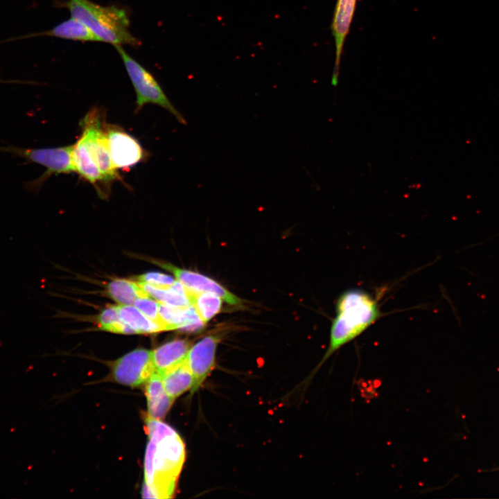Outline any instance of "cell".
I'll return each instance as SVG.
<instances>
[{"label":"cell","instance_id":"1","mask_svg":"<svg viewBox=\"0 0 499 499\" xmlns=\"http://www.w3.org/2000/svg\"><path fill=\"white\" fill-rule=\"evenodd\" d=\"M148 435L144 458L142 496L147 498H170L185 459V445L179 434L159 419L148 415Z\"/></svg>","mask_w":499,"mask_h":499},{"label":"cell","instance_id":"2","mask_svg":"<svg viewBox=\"0 0 499 499\" xmlns=\"http://www.w3.org/2000/svg\"><path fill=\"white\" fill-rule=\"evenodd\" d=\"M106 124L99 109L89 110L80 122L82 134L72 150L76 172L93 184L100 195L101 186L121 179L111 159Z\"/></svg>","mask_w":499,"mask_h":499},{"label":"cell","instance_id":"3","mask_svg":"<svg viewBox=\"0 0 499 499\" xmlns=\"http://www.w3.org/2000/svg\"><path fill=\"white\" fill-rule=\"evenodd\" d=\"M382 316L378 299L360 288L340 293L335 303V315L330 329L327 349L312 371L313 376L331 356L351 342Z\"/></svg>","mask_w":499,"mask_h":499},{"label":"cell","instance_id":"4","mask_svg":"<svg viewBox=\"0 0 499 499\" xmlns=\"http://www.w3.org/2000/svg\"><path fill=\"white\" fill-rule=\"evenodd\" d=\"M71 16L84 24L100 40L116 45H140L129 30L127 12L116 6H104L90 0H67L59 3Z\"/></svg>","mask_w":499,"mask_h":499},{"label":"cell","instance_id":"5","mask_svg":"<svg viewBox=\"0 0 499 499\" xmlns=\"http://www.w3.org/2000/svg\"><path fill=\"white\" fill-rule=\"evenodd\" d=\"M72 150L73 145L41 148H21L10 145L0 146V152L9 153L22 158L28 163H35L46 168V171L40 177L26 184L27 190L32 192H38L52 175L76 172Z\"/></svg>","mask_w":499,"mask_h":499},{"label":"cell","instance_id":"6","mask_svg":"<svg viewBox=\"0 0 499 499\" xmlns=\"http://www.w3.org/2000/svg\"><path fill=\"white\" fill-rule=\"evenodd\" d=\"M119 53L134 89L138 112L148 103L157 105L172 114L177 120L186 124V120L170 103L155 77L143 65L131 57L121 46H114Z\"/></svg>","mask_w":499,"mask_h":499},{"label":"cell","instance_id":"7","mask_svg":"<svg viewBox=\"0 0 499 499\" xmlns=\"http://www.w3.org/2000/svg\"><path fill=\"white\" fill-rule=\"evenodd\" d=\"M155 372L152 351L137 349L114 362L112 376L120 384L136 387L146 383Z\"/></svg>","mask_w":499,"mask_h":499},{"label":"cell","instance_id":"8","mask_svg":"<svg viewBox=\"0 0 499 499\" xmlns=\"http://www.w3.org/2000/svg\"><path fill=\"white\" fill-rule=\"evenodd\" d=\"M105 130L111 159L116 169L132 167L144 159V150L133 136L110 124H106Z\"/></svg>","mask_w":499,"mask_h":499},{"label":"cell","instance_id":"9","mask_svg":"<svg viewBox=\"0 0 499 499\" xmlns=\"http://www.w3.org/2000/svg\"><path fill=\"white\" fill-rule=\"evenodd\" d=\"M221 339L220 334L211 333L205 335L190 347L185 360L195 379L191 393L200 387L213 369L216 350Z\"/></svg>","mask_w":499,"mask_h":499},{"label":"cell","instance_id":"10","mask_svg":"<svg viewBox=\"0 0 499 499\" xmlns=\"http://www.w3.org/2000/svg\"><path fill=\"white\" fill-rule=\"evenodd\" d=\"M164 269L170 271L183 286L195 292H208L220 297L224 301L231 306H242L243 301L236 295L227 290L215 280L200 273L181 269L172 264L160 263Z\"/></svg>","mask_w":499,"mask_h":499},{"label":"cell","instance_id":"11","mask_svg":"<svg viewBox=\"0 0 499 499\" xmlns=\"http://www.w3.org/2000/svg\"><path fill=\"white\" fill-rule=\"evenodd\" d=\"M357 0H338L332 21V33L335 46V60L331 84L338 83L340 58L347 35L354 15Z\"/></svg>","mask_w":499,"mask_h":499},{"label":"cell","instance_id":"12","mask_svg":"<svg viewBox=\"0 0 499 499\" xmlns=\"http://www.w3.org/2000/svg\"><path fill=\"white\" fill-rule=\"evenodd\" d=\"M159 315L164 331L181 329L188 332L200 330L205 324L193 307H175L159 302Z\"/></svg>","mask_w":499,"mask_h":499},{"label":"cell","instance_id":"13","mask_svg":"<svg viewBox=\"0 0 499 499\" xmlns=\"http://www.w3.org/2000/svg\"><path fill=\"white\" fill-rule=\"evenodd\" d=\"M37 36H50L82 42H100L99 39L84 24L71 17L70 19L57 24L50 30L15 37L1 41L0 43Z\"/></svg>","mask_w":499,"mask_h":499},{"label":"cell","instance_id":"14","mask_svg":"<svg viewBox=\"0 0 499 499\" xmlns=\"http://www.w3.org/2000/svg\"><path fill=\"white\" fill-rule=\"evenodd\" d=\"M186 339H175L152 351L155 371L159 374L183 362L191 347Z\"/></svg>","mask_w":499,"mask_h":499},{"label":"cell","instance_id":"15","mask_svg":"<svg viewBox=\"0 0 499 499\" xmlns=\"http://www.w3.org/2000/svg\"><path fill=\"white\" fill-rule=\"evenodd\" d=\"M145 394L148 416L159 420L164 418L174 399L166 392L159 374L155 372L146 382Z\"/></svg>","mask_w":499,"mask_h":499},{"label":"cell","instance_id":"16","mask_svg":"<svg viewBox=\"0 0 499 499\" xmlns=\"http://www.w3.org/2000/svg\"><path fill=\"white\" fill-rule=\"evenodd\" d=\"M160 375L166 392L174 400L194 387V376L186 360Z\"/></svg>","mask_w":499,"mask_h":499},{"label":"cell","instance_id":"17","mask_svg":"<svg viewBox=\"0 0 499 499\" xmlns=\"http://www.w3.org/2000/svg\"><path fill=\"white\" fill-rule=\"evenodd\" d=\"M184 289L190 304L204 324L220 311L223 300L218 295L208 292H195L186 288Z\"/></svg>","mask_w":499,"mask_h":499},{"label":"cell","instance_id":"18","mask_svg":"<svg viewBox=\"0 0 499 499\" xmlns=\"http://www.w3.org/2000/svg\"><path fill=\"white\" fill-rule=\"evenodd\" d=\"M110 297L119 305H132L139 298L149 297L139 282L126 279H114L107 286Z\"/></svg>","mask_w":499,"mask_h":499},{"label":"cell","instance_id":"19","mask_svg":"<svg viewBox=\"0 0 499 499\" xmlns=\"http://www.w3.org/2000/svg\"><path fill=\"white\" fill-rule=\"evenodd\" d=\"M139 283L149 297L154 298L159 302L182 308L191 305L184 287L177 280L173 286L167 288H157L145 283L139 282Z\"/></svg>","mask_w":499,"mask_h":499},{"label":"cell","instance_id":"20","mask_svg":"<svg viewBox=\"0 0 499 499\" xmlns=\"http://www.w3.org/2000/svg\"><path fill=\"white\" fill-rule=\"evenodd\" d=\"M121 319L132 329L134 333H155L163 331L155 322L148 318L134 306L119 305Z\"/></svg>","mask_w":499,"mask_h":499},{"label":"cell","instance_id":"21","mask_svg":"<svg viewBox=\"0 0 499 499\" xmlns=\"http://www.w3.org/2000/svg\"><path fill=\"white\" fill-rule=\"evenodd\" d=\"M98 327L105 331L123 334L134 333L121 319L119 308L116 306L103 309L98 317Z\"/></svg>","mask_w":499,"mask_h":499},{"label":"cell","instance_id":"22","mask_svg":"<svg viewBox=\"0 0 499 499\" xmlns=\"http://www.w3.org/2000/svg\"><path fill=\"white\" fill-rule=\"evenodd\" d=\"M133 306L148 318L156 322L162 329L163 331H164L161 326L159 315L158 301L151 299L149 297L139 298L134 301Z\"/></svg>","mask_w":499,"mask_h":499},{"label":"cell","instance_id":"23","mask_svg":"<svg viewBox=\"0 0 499 499\" xmlns=\"http://www.w3.org/2000/svg\"><path fill=\"white\" fill-rule=\"evenodd\" d=\"M137 280L139 282L145 283L160 288H169L176 281L171 276L157 272L144 273L139 276Z\"/></svg>","mask_w":499,"mask_h":499},{"label":"cell","instance_id":"24","mask_svg":"<svg viewBox=\"0 0 499 499\" xmlns=\"http://www.w3.org/2000/svg\"><path fill=\"white\" fill-rule=\"evenodd\" d=\"M0 83H22V84H34V82H29V81H21V80H3L0 78Z\"/></svg>","mask_w":499,"mask_h":499}]
</instances>
